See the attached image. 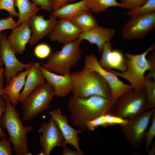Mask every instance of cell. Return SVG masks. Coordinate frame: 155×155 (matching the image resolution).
Returning a JSON list of instances; mask_svg holds the SVG:
<instances>
[{"instance_id": "cb8c5ba5", "label": "cell", "mask_w": 155, "mask_h": 155, "mask_svg": "<svg viewBox=\"0 0 155 155\" xmlns=\"http://www.w3.org/2000/svg\"><path fill=\"white\" fill-rule=\"evenodd\" d=\"M89 9L94 13H99L106 11L111 7L123 8L121 3L117 0H87Z\"/></svg>"}, {"instance_id": "5b68a950", "label": "cell", "mask_w": 155, "mask_h": 155, "mask_svg": "<svg viewBox=\"0 0 155 155\" xmlns=\"http://www.w3.org/2000/svg\"><path fill=\"white\" fill-rule=\"evenodd\" d=\"M82 40L80 38L64 44L61 50L51 53L42 66L46 70L60 74L70 73L71 68L75 66L81 59Z\"/></svg>"}, {"instance_id": "4fadbf2b", "label": "cell", "mask_w": 155, "mask_h": 155, "mask_svg": "<svg viewBox=\"0 0 155 155\" xmlns=\"http://www.w3.org/2000/svg\"><path fill=\"white\" fill-rule=\"evenodd\" d=\"M49 114L57 124L64 138L63 146L67 144L71 145L81 155H84L80 146L79 136V134L83 130H76L71 127L68 123L67 116L62 114L59 108L49 111Z\"/></svg>"}, {"instance_id": "f546056e", "label": "cell", "mask_w": 155, "mask_h": 155, "mask_svg": "<svg viewBox=\"0 0 155 155\" xmlns=\"http://www.w3.org/2000/svg\"><path fill=\"white\" fill-rule=\"evenodd\" d=\"M104 121L108 127L119 125L121 126L125 125L129 119H123L112 114L107 113L103 115Z\"/></svg>"}, {"instance_id": "9c48e42d", "label": "cell", "mask_w": 155, "mask_h": 155, "mask_svg": "<svg viewBox=\"0 0 155 155\" xmlns=\"http://www.w3.org/2000/svg\"><path fill=\"white\" fill-rule=\"evenodd\" d=\"M155 28V12L131 17L123 25L121 33L125 39L142 38Z\"/></svg>"}, {"instance_id": "603a6c76", "label": "cell", "mask_w": 155, "mask_h": 155, "mask_svg": "<svg viewBox=\"0 0 155 155\" xmlns=\"http://www.w3.org/2000/svg\"><path fill=\"white\" fill-rule=\"evenodd\" d=\"M69 20L83 32L88 31L99 25L89 9L80 12Z\"/></svg>"}, {"instance_id": "1f68e13d", "label": "cell", "mask_w": 155, "mask_h": 155, "mask_svg": "<svg viewBox=\"0 0 155 155\" xmlns=\"http://www.w3.org/2000/svg\"><path fill=\"white\" fill-rule=\"evenodd\" d=\"M86 125V129L91 131L94 130L99 127H108L104 119L103 115L87 121Z\"/></svg>"}, {"instance_id": "f6af8a7d", "label": "cell", "mask_w": 155, "mask_h": 155, "mask_svg": "<svg viewBox=\"0 0 155 155\" xmlns=\"http://www.w3.org/2000/svg\"><path fill=\"white\" fill-rule=\"evenodd\" d=\"M77 0H69V2L71 3L74 2Z\"/></svg>"}, {"instance_id": "d590c367", "label": "cell", "mask_w": 155, "mask_h": 155, "mask_svg": "<svg viewBox=\"0 0 155 155\" xmlns=\"http://www.w3.org/2000/svg\"><path fill=\"white\" fill-rule=\"evenodd\" d=\"M37 6L40 7L41 9L51 11H53L54 0H30Z\"/></svg>"}, {"instance_id": "3957f363", "label": "cell", "mask_w": 155, "mask_h": 155, "mask_svg": "<svg viewBox=\"0 0 155 155\" xmlns=\"http://www.w3.org/2000/svg\"><path fill=\"white\" fill-rule=\"evenodd\" d=\"M70 75L73 96L82 98L93 95L111 97L108 84L97 72L84 67L71 73Z\"/></svg>"}, {"instance_id": "f1b7e54d", "label": "cell", "mask_w": 155, "mask_h": 155, "mask_svg": "<svg viewBox=\"0 0 155 155\" xmlns=\"http://www.w3.org/2000/svg\"><path fill=\"white\" fill-rule=\"evenodd\" d=\"M151 123L145 135V150L146 152L151 146L153 140L155 137V112L152 115Z\"/></svg>"}, {"instance_id": "e575fe53", "label": "cell", "mask_w": 155, "mask_h": 155, "mask_svg": "<svg viewBox=\"0 0 155 155\" xmlns=\"http://www.w3.org/2000/svg\"><path fill=\"white\" fill-rule=\"evenodd\" d=\"M16 21L12 16L10 15L7 18L0 20V32L7 30H13L17 27Z\"/></svg>"}, {"instance_id": "484cf974", "label": "cell", "mask_w": 155, "mask_h": 155, "mask_svg": "<svg viewBox=\"0 0 155 155\" xmlns=\"http://www.w3.org/2000/svg\"><path fill=\"white\" fill-rule=\"evenodd\" d=\"M155 12V0H147L140 6L135 8L129 10L127 15L131 17Z\"/></svg>"}, {"instance_id": "ee69618b", "label": "cell", "mask_w": 155, "mask_h": 155, "mask_svg": "<svg viewBox=\"0 0 155 155\" xmlns=\"http://www.w3.org/2000/svg\"><path fill=\"white\" fill-rule=\"evenodd\" d=\"M3 65V62L0 59V69L2 68V66Z\"/></svg>"}, {"instance_id": "d6986e66", "label": "cell", "mask_w": 155, "mask_h": 155, "mask_svg": "<svg viewBox=\"0 0 155 155\" xmlns=\"http://www.w3.org/2000/svg\"><path fill=\"white\" fill-rule=\"evenodd\" d=\"M40 63H33L27 76L19 102H22L37 87L46 82L40 69Z\"/></svg>"}, {"instance_id": "4316f807", "label": "cell", "mask_w": 155, "mask_h": 155, "mask_svg": "<svg viewBox=\"0 0 155 155\" xmlns=\"http://www.w3.org/2000/svg\"><path fill=\"white\" fill-rule=\"evenodd\" d=\"M145 90L147 98V110L155 107V81L151 79H145Z\"/></svg>"}, {"instance_id": "5bb4252c", "label": "cell", "mask_w": 155, "mask_h": 155, "mask_svg": "<svg viewBox=\"0 0 155 155\" xmlns=\"http://www.w3.org/2000/svg\"><path fill=\"white\" fill-rule=\"evenodd\" d=\"M82 32L70 20L61 19L57 21L48 36L51 41L64 44L79 38Z\"/></svg>"}, {"instance_id": "7bdbcfd3", "label": "cell", "mask_w": 155, "mask_h": 155, "mask_svg": "<svg viewBox=\"0 0 155 155\" xmlns=\"http://www.w3.org/2000/svg\"><path fill=\"white\" fill-rule=\"evenodd\" d=\"M148 155H154L155 154V142H152L147 152Z\"/></svg>"}, {"instance_id": "ab89813d", "label": "cell", "mask_w": 155, "mask_h": 155, "mask_svg": "<svg viewBox=\"0 0 155 155\" xmlns=\"http://www.w3.org/2000/svg\"><path fill=\"white\" fill-rule=\"evenodd\" d=\"M62 152L61 155H81L78 151L71 149L67 147L66 145L63 146Z\"/></svg>"}, {"instance_id": "8d00e7d4", "label": "cell", "mask_w": 155, "mask_h": 155, "mask_svg": "<svg viewBox=\"0 0 155 155\" xmlns=\"http://www.w3.org/2000/svg\"><path fill=\"white\" fill-rule=\"evenodd\" d=\"M148 59L150 64L149 71L145 76V79H151L155 81V52L153 51L148 57Z\"/></svg>"}, {"instance_id": "2e32d148", "label": "cell", "mask_w": 155, "mask_h": 155, "mask_svg": "<svg viewBox=\"0 0 155 155\" xmlns=\"http://www.w3.org/2000/svg\"><path fill=\"white\" fill-rule=\"evenodd\" d=\"M40 69L46 82L53 87L55 96L63 98L71 92V73L59 74L48 71L41 66Z\"/></svg>"}, {"instance_id": "9a60e30c", "label": "cell", "mask_w": 155, "mask_h": 155, "mask_svg": "<svg viewBox=\"0 0 155 155\" xmlns=\"http://www.w3.org/2000/svg\"><path fill=\"white\" fill-rule=\"evenodd\" d=\"M49 18L46 19L44 16L34 15L28 20L32 33L28 42L32 46L44 37L49 35L57 24V18L51 14Z\"/></svg>"}, {"instance_id": "ba28073f", "label": "cell", "mask_w": 155, "mask_h": 155, "mask_svg": "<svg viewBox=\"0 0 155 155\" xmlns=\"http://www.w3.org/2000/svg\"><path fill=\"white\" fill-rule=\"evenodd\" d=\"M154 112L155 108L146 110L129 119L125 125L121 126L123 135L133 148L138 147L144 139L152 115Z\"/></svg>"}, {"instance_id": "44dd1931", "label": "cell", "mask_w": 155, "mask_h": 155, "mask_svg": "<svg viewBox=\"0 0 155 155\" xmlns=\"http://www.w3.org/2000/svg\"><path fill=\"white\" fill-rule=\"evenodd\" d=\"M89 9L87 0H81L78 2L67 3L53 11L51 15L56 18L70 19L80 12Z\"/></svg>"}, {"instance_id": "6da1fadb", "label": "cell", "mask_w": 155, "mask_h": 155, "mask_svg": "<svg viewBox=\"0 0 155 155\" xmlns=\"http://www.w3.org/2000/svg\"><path fill=\"white\" fill-rule=\"evenodd\" d=\"M117 100L111 97L93 95L82 98L72 95L67 106L73 125L83 131L90 120L102 115L112 114Z\"/></svg>"}, {"instance_id": "83f0119b", "label": "cell", "mask_w": 155, "mask_h": 155, "mask_svg": "<svg viewBox=\"0 0 155 155\" xmlns=\"http://www.w3.org/2000/svg\"><path fill=\"white\" fill-rule=\"evenodd\" d=\"M51 49L48 44L42 43L37 45L34 50L35 56L40 59H44L48 58L51 54Z\"/></svg>"}, {"instance_id": "74e56055", "label": "cell", "mask_w": 155, "mask_h": 155, "mask_svg": "<svg viewBox=\"0 0 155 155\" xmlns=\"http://www.w3.org/2000/svg\"><path fill=\"white\" fill-rule=\"evenodd\" d=\"M147 0H125L121 3L123 8L129 10L137 8L144 3Z\"/></svg>"}, {"instance_id": "8fae6325", "label": "cell", "mask_w": 155, "mask_h": 155, "mask_svg": "<svg viewBox=\"0 0 155 155\" xmlns=\"http://www.w3.org/2000/svg\"><path fill=\"white\" fill-rule=\"evenodd\" d=\"M6 36L0 32V59L5 66V78L7 85L11 78L25 69L30 68L32 62L23 63L17 58Z\"/></svg>"}, {"instance_id": "60d3db41", "label": "cell", "mask_w": 155, "mask_h": 155, "mask_svg": "<svg viewBox=\"0 0 155 155\" xmlns=\"http://www.w3.org/2000/svg\"><path fill=\"white\" fill-rule=\"evenodd\" d=\"M4 73L3 69V68L0 69V97L4 94L3 84L5 76Z\"/></svg>"}, {"instance_id": "52a82bcc", "label": "cell", "mask_w": 155, "mask_h": 155, "mask_svg": "<svg viewBox=\"0 0 155 155\" xmlns=\"http://www.w3.org/2000/svg\"><path fill=\"white\" fill-rule=\"evenodd\" d=\"M147 104L145 90L133 89L125 93L117 100L112 114L129 119L147 110Z\"/></svg>"}, {"instance_id": "ffe728a7", "label": "cell", "mask_w": 155, "mask_h": 155, "mask_svg": "<svg viewBox=\"0 0 155 155\" xmlns=\"http://www.w3.org/2000/svg\"><path fill=\"white\" fill-rule=\"evenodd\" d=\"M30 70V68L26 69L12 77L4 88V94L8 96L13 104L16 105L19 102L20 91L24 87L26 78Z\"/></svg>"}, {"instance_id": "8992f818", "label": "cell", "mask_w": 155, "mask_h": 155, "mask_svg": "<svg viewBox=\"0 0 155 155\" xmlns=\"http://www.w3.org/2000/svg\"><path fill=\"white\" fill-rule=\"evenodd\" d=\"M54 96L53 87L46 82L39 86L22 102V121L31 120L48 110Z\"/></svg>"}, {"instance_id": "277c9868", "label": "cell", "mask_w": 155, "mask_h": 155, "mask_svg": "<svg viewBox=\"0 0 155 155\" xmlns=\"http://www.w3.org/2000/svg\"><path fill=\"white\" fill-rule=\"evenodd\" d=\"M155 48L153 43L146 51L138 54L128 53L125 54L126 70L124 72H118L112 69H105L128 81L133 90L139 91L145 90L144 74L150 68V64L146 58L149 52Z\"/></svg>"}, {"instance_id": "e0dca14e", "label": "cell", "mask_w": 155, "mask_h": 155, "mask_svg": "<svg viewBox=\"0 0 155 155\" xmlns=\"http://www.w3.org/2000/svg\"><path fill=\"white\" fill-rule=\"evenodd\" d=\"M116 30L113 28H105L99 25L89 30L83 32L79 38L87 41L91 44L97 46L99 53L101 54L103 46L115 36Z\"/></svg>"}, {"instance_id": "30bf717a", "label": "cell", "mask_w": 155, "mask_h": 155, "mask_svg": "<svg viewBox=\"0 0 155 155\" xmlns=\"http://www.w3.org/2000/svg\"><path fill=\"white\" fill-rule=\"evenodd\" d=\"M84 65V67L97 72L104 79L110 88L111 97L116 100L125 93L133 89L131 85L124 83L115 74L101 67L93 54L86 56Z\"/></svg>"}, {"instance_id": "d4e9b609", "label": "cell", "mask_w": 155, "mask_h": 155, "mask_svg": "<svg viewBox=\"0 0 155 155\" xmlns=\"http://www.w3.org/2000/svg\"><path fill=\"white\" fill-rule=\"evenodd\" d=\"M108 60L109 69H115L120 72H124L126 70L125 56L120 50H111L108 55Z\"/></svg>"}, {"instance_id": "d6a6232c", "label": "cell", "mask_w": 155, "mask_h": 155, "mask_svg": "<svg viewBox=\"0 0 155 155\" xmlns=\"http://www.w3.org/2000/svg\"><path fill=\"white\" fill-rule=\"evenodd\" d=\"M14 0H0V9H3L7 11L10 15L19 17V14L15 9Z\"/></svg>"}, {"instance_id": "bcb514c9", "label": "cell", "mask_w": 155, "mask_h": 155, "mask_svg": "<svg viewBox=\"0 0 155 155\" xmlns=\"http://www.w3.org/2000/svg\"><path fill=\"white\" fill-rule=\"evenodd\" d=\"M120 0L121 2V3H122L125 0Z\"/></svg>"}, {"instance_id": "b9f144b4", "label": "cell", "mask_w": 155, "mask_h": 155, "mask_svg": "<svg viewBox=\"0 0 155 155\" xmlns=\"http://www.w3.org/2000/svg\"><path fill=\"white\" fill-rule=\"evenodd\" d=\"M69 0H54L53 11L55 10L69 2Z\"/></svg>"}, {"instance_id": "7c38bea8", "label": "cell", "mask_w": 155, "mask_h": 155, "mask_svg": "<svg viewBox=\"0 0 155 155\" xmlns=\"http://www.w3.org/2000/svg\"><path fill=\"white\" fill-rule=\"evenodd\" d=\"M42 147L40 155H49L56 147H62L64 139L57 124L52 118L38 129Z\"/></svg>"}, {"instance_id": "4dcf8cb0", "label": "cell", "mask_w": 155, "mask_h": 155, "mask_svg": "<svg viewBox=\"0 0 155 155\" xmlns=\"http://www.w3.org/2000/svg\"><path fill=\"white\" fill-rule=\"evenodd\" d=\"M112 44L109 41L106 42L103 47L101 57L98 63L101 67L105 69H110L108 58L112 50Z\"/></svg>"}, {"instance_id": "f35d334b", "label": "cell", "mask_w": 155, "mask_h": 155, "mask_svg": "<svg viewBox=\"0 0 155 155\" xmlns=\"http://www.w3.org/2000/svg\"><path fill=\"white\" fill-rule=\"evenodd\" d=\"M6 105L5 100L2 96L0 97V139L3 137H8V135L3 131L0 125V120L2 114L5 111Z\"/></svg>"}, {"instance_id": "ac0fdd59", "label": "cell", "mask_w": 155, "mask_h": 155, "mask_svg": "<svg viewBox=\"0 0 155 155\" xmlns=\"http://www.w3.org/2000/svg\"><path fill=\"white\" fill-rule=\"evenodd\" d=\"M32 33L28 20L12 30L7 39L16 54L22 55L24 53Z\"/></svg>"}, {"instance_id": "7a4b0ae2", "label": "cell", "mask_w": 155, "mask_h": 155, "mask_svg": "<svg viewBox=\"0 0 155 155\" xmlns=\"http://www.w3.org/2000/svg\"><path fill=\"white\" fill-rule=\"evenodd\" d=\"M2 96L6 105L5 111L0 120L1 128L5 129L8 134V139L13 146V150L16 155H31L28 145V133L34 129L32 126H24L16 111V105L10 101L8 96Z\"/></svg>"}, {"instance_id": "836d02e7", "label": "cell", "mask_w": 155, "mask_h": 155, "mask_svg": "<svg viewBox=\"0 0 155 155\" xmlns=\"http://www.w3.org/2000/svg\"><path fill=\"white\" fill-rule=\"evenodd\" d=\"M0 141V155H11L13 148L11 147V142L9 139L3 137Z\"/></svg>"}, {"instance_id": "7402d4cb", "label": "cell", "mask_w": 155, "mask_h": 155, "mask_svg": "<svg viewBox=\"0 0 155 155\" xmlns=\"http://www.w3.org/2000/svg\"><path fill=\"white\" fill-rule=\"evenodd\" d=\"M14 6L19 11V19L16 23L17 27L28 21L32 16L36 15L41 9L30 0H14Z\"/></svg>"}]
</instances>
